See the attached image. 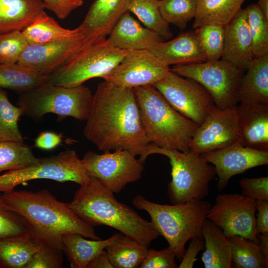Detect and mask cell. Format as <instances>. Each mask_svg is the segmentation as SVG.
Returning <instances> with one entry per match:
<instances>
[{
	"label": "cell",
	"mask_w": 268,
	"mask_h": 268,
	"mask_svg": "<svg viewBox=\"0 0 268 268\" xmlns=\"http://www.w3.org/2000/svg\"><path fill=\"white\" fill-rule=\"evenodd\" d=\"M255 57L246 9L241 8L225 25V41L222 59L245 71Z\"/></svg>",
	"instance_id": "cell-18"
},
{
	"label": "cell",
	"mask_w": 268,
	"mask_h": 268,
	"mask_svg": "<svg viewBox=\"0 0 268 268\" xmlns=\"http://www.w3.org/2000/svg\"><path fill=\"white\" fill-rule=\"evenodd\" d=\"M134 89L149 142L167 149L190 151V143L199 125L174 109L153 85Z\"/></svg>",
	"instance_id": "cell-4"
},
{
	"label": "cell",
	"mask_w": 268,
	"mask_h": 268,
	"mask_svg": "<svg viewBox=\"0 0 268 268\" xmlns=\"http://www.w3.org/2000/svg\"><path fill=\"white\" fill-rule=\"evenodd\" d=\"M30 236H34L28 223L21 216L5 206L0 192V239Z\"/></svg>",
	"instance_id": "cell-39"
},
{
	"label": "cell",
	"mask_w": 268,
	"mask_h": 268,
	"mask_svg": "<svg viewBox=\"0 0 268 268\" xmlns=\"http://www.w3.org/2000/svg\"><path fill=\"white\" fill-rule=\"evenodd\" d=\"M176 255L169 247L161 250L148 249L140 268H176Z\"/></svg>",
	"instance_id": "cell-42"
},
{
	"label": "cell",
	"mask_w": 268,
	"mask_h": 268,
	"mask_svg": "<svg viewBox=\"0 0 268 268\" xmlns=\"http://www.w3.org/2000/svg\"><path fill=\"white\" fill-rule=\"evenodd\" d=\"M256 201L237 193L219 194L206 218L219 227L228 238L238 235L258 244Z\"/></svg>",
	"instance_id": "cell-13"
},
{
	"label": "cell",
	"mask_w": 268,
	"mask_h": 268,
	"mask_svg": "<svg viewBox=\"0 0 268 268\" xmlns=\"http://www.w3.org/2000/svg\"><path fill=\"white\" fill-rule=\"evenodd\" d=\"M89 178L82 159L74 150L67 149L55 155L38 158L36 162L25 167L0 175V192H11L17 186L35 179L72 182L81 185Z\"/></svg>",
	"instance_id": "cell-9"
},
{
	"label": "cell",
	"mask_w": 268,
	"mask_h": 268,
	"mask_svg": "<svg viewBox=\"0 0 268 268\" xmlns=\"http://www.w3.org/2000/svg\"><path fill=\"white\" fill-rule=\"evenodd\" d=\"M79 186L68 203L74 213L88 225L112 227L148 248L159 236L150 222L117 201L114 193L97 179L90 177Z\"/></svg>",
	"instance_id": "cell-3"
},
{
	"label": "cell",
	"mask_w": 268,
	"mask_h": 268,
	"mask_svg": "<svg viewBox=\"0 0 268 268\" xmlns=\"http://www.w3.org/2000/svg\"><path fill=\"white\" fill-rule=\"evenodd\" d=\"M126 150L106 151L98 154L89 150L82 159L89 177L99 180L113 193L120 192L126 185L139 180L143 163Z\"/></svg>",
	"instance_id": "cell-11"
},
{
	"label": "cell",
	"mask_w": 268,
	"mask_h": 268,
	"mask_svg": "<svg viewBox=\"0 0 268 268\" xmlns=\"http://www.w3.org/2000/svg\"><path fill=\"white\" fill-rule=\"evenodd\" d=\"M136 208L146 211L154 228L167 241L168 247L181 261L187 242L202 236L201 229L211 204L194 200L182 204H161L149 201L140 195L133 200Z\"/></svg>",
	"instance_id": "cell-5"
},
{
	"label": "cell",
	"mask_w": 268,
	"mask_h": 268,
	"mask_svg": "<svg viewBox=\"0 0 268 268\" xmlns=\"http://www.w3.org/2000/svg\"><path fill=\"white\" fill-rule=\"evenodd\" d=\"M258 243L261 250L266 257L268 258V232L258 234Z\"/></svg>",
	"instance_id": "cell-49"
},
{
	"label": "cell",
	"mask_w": 268,
	"mask_h": 268,
	"mask_svg": "<svg viewBox=\"0 0 268 268\" xmlns=\"http://www.w3.org/2000/svg\"><path fill=\"white\" fill-rule=\"evenodd\" d=\"M41 246L33 256L26 268H63L62 249L41 242Z\"/></svg>",
	"instance_id": "cell-41"
},
{
	"label": "cell",
	"mask_w": 268,
	"mask_h": 268,
	"mask_svg": "<svg viewBox=\"0 0 268 268\" xmlns=\"http://www.w3.org/2000/svg\"><path fill=\"white\" fill-rule=\"evenodd\" d=\"M48 75L16 63L0 64V88L23 92L47 83Z\"/></svg>",
	"instance_id": "cell-30"
},
{
	"label": "cell",
	"mask_w": 268,
	"mask_h": 268,
	"mask_svg": "<svg viewBox=\"0 0 268 268\" xmlns=\"http://www.w3.org/2000/svg\"><path fill=\"white\" fill-rule=\"evenodd\" d=\"M62 138L61 134L52 132H43L35 139V145L42 149L51 150L61 143Z\"/></svg>",
	"instance_id": "cell-46"
},
{
	"label": "cell",
	"mask_w": 268,
	"mask_h": 268,
	"mask_svg": "<svg viewBox=\"0 0 268 268\" xmlns=\"http://www.w3.org/2000/svg\"><path fill=\"white\" fill-rule=\"evenodd\" d=\"M45 8L53 12L60 19L67 18L75 9L81 6L83 0H42Z\"/></svg>",
	"instance_id": "cell-44"
},
{
	"label": "cell",
	"mask_w": 268,
	"mask_h": 268,
	"mask_svg": "<svg viewBox=\"0 0 268 268\" xmlns=\"http://www.w3.org/2000/svg\"><path fill=\"white\" fill-rule=\"evenodd\" d=\"M128 11L134 14L144 26L159 34L164 40L172 37L169 24L162 18L158 0H130Z\"/></svg>",
	"instance_id": "cell-33"
},
{
	"label": "cell",
	"mask_w": 268,
	"mask_h": 268,
	"mask_svg": "<svg viewBox=\"0 0 268 268\" xmlns=\"http://www.w3.org/2000/svg\"><path fill=\"white\" fill-rule=\"evenodd\" d=\"M153 85L174 109L199 126L215 106L210 94L201 84L170 70Z\"/></svg>",
	"instance_id": "cell-12"
},
{
	"label": "cell",
	"mask_w": 268,
	"mask_h": 268,
	"mask_svg": "<svg viewBox=\"0 0 268 268\" xmlns=\"http://www.w3.org/2000/svg\"><path fill=\"white\" fill-rule=\"evenodd\" d=\"M37 159L24 142L0 141V173L25 167Z\"/></svg>",
	"instance_id": "cell-35"
},
{
	"label": "cell",
	"mask_w": 268,
	"mask_h": 268,
	"mask_svg": "<svg viewBox=\"0 0 268 268\" xmlns=\"http://www.w3.org/2000/svg\"><path fill=\"white\" fill-rule=\"evenodd\" d=\"M245 9L254 57L259 58L268 55V19L257 3L249 4Z\"/></svg>",
	"instance_id": "cell-36"
},
{
	"label": "cell",
	"mask_w": 268,
	"mask_h": 268,
	"mask_svg": "<svg viewBox=\"0 0 268 268\" xmlns=\"http://www.w3.org/2000/svg\"><path fill=\"white\" fill-rule=\"evenodd\" d=\"M34 236L0 239V268H26L41 246Z\"/></svg>",
	"instance_id": "cell-27"
},
{
	"label": "cell",
	"mask_w": 268,
	"mask_h": 268,
	"mask_svg": "<svg viewBox=\"0 0 268 268\" xmlns=\"http://www.w3.org/2000/svg\"><path fill=\"white\" fill-rule=\"evenodd\" d=\"M68 37L39 45H28L17 63L40 73L49 74L67 63L75 55L97 42L90 40L79 26Z\"/></svg>",
	"instance_id": "cell-14"
},
{
	"label": "cell",
	"mask_w": 268,
	"mask_h": 268,
	"mask_svg": "<svg viewBox=\"0 0 268 268\" xmlns=\"http://www.w3.org/2000/svg\"><path fill=\"white\" fill-rule=\"evenodd\" d=\"M205 250L201 258L205 268H231V245L223 231L206 218L201 229Z\"/></svg>",
	"instance_id": "cell-26"
},
{
	"label": "cell",
	"mask_w": 268,
	"mask_h": 268,
	"mask_svg": "<svg viewBox=\"0 0 268 268\" xmlns=\"http://www.w3.org/2000/svg\"><path fill=\"white\" fill-rule=\"evenodd\" d=\"M106 38L114 47L125 50H149L155 44L165 41L155 32L143 27L129 11L118 20Z\"/></svg>",
	"instance_id": "cell-21"
},
{
	"label": "cell",
	"mask_w": 268,
	"mask_h": 268,
	"mask_svg": "<svg viewBox=\"0 0 268 268\" xmlns=\"http://www.w3.org/2000/svg\"><path fill=\"white\" fill-rule=\"evenodd\" d=\"M242 194L257 200L268 201V177H244L239 181Z\"/></svg>",
	"instance_id": "cell-43"
},
{
	"label": "cell",
	"mask_w": 268,
	"mask_h": 268,
	"mask_svg": "<svg viewBox=\"0 0 268 268\" xmlns=\"http://www.w3.org/2000/svg\"><path fill=\"white\" fill-rule=\"evenodd\" d=\"M243 105H268V54L255 58L243 75L237 94Z\"/></svg>",
	"instance_id": "cell-23"
},
{
	"label": "cell",
	"mask_w": 268,
	"mask_h": 268,
	"mask_svg": "<svg viewBox=\"0 0 268 268\" xmlns=\"http://www.w3.org/2000/svg\"><path fill=\"white\" fill-rule=\"evenodd\" d=\"M256 228L258 234L268 232V201L257 200L256 201Z\"/></svg>",
	"instance_id": "cell-47"
},
{
	"label": "cell",
	"mask_w": 268,
	"mask_h": 268,
	"mask_svg": "<svg viewBox=\"0 0 268 268\" xmlns=\"http://www.w3.org/2000/svg\"><path fill=\"white\" fill-rule=\"evenodd\" d=\"M86 121L84 136L103 152L126 150L140 158L149 144L134 89L100 83Z\"/></svg>",
	"instance_id": "cell-1"
},
{
	"label": "cell",
	"mask_w": 268,
	"mask_h": 268,
	"mask_svg": "<svg viewBox=\"0 0 268 268\" xmlns=\"http://www.w3.org/2000/svg\"><path fill=\"white\" fill-rule=\"evenodd\" d=\"M245 0H198L193 28L208 24H227Z\"/></svg>",
	"instance_id": "cell-29"
},
{
	"label": "cell",
	"mask_w": 268,
	"mask_h": 268,
	"mask_svg": "<svg viewBox=\"0 0 268 268\" xmlns=\"http://www.w3.org/2000/svg\"><path fill=\"white\" fill-rule=\"evenodd\" d=\"M170 70L149 50L127 51L123 59L102 78L112 85L134 89L153 85Z\"/></svg>",
	"instance_id": "cell-16"
},
{
	"label": "cell",
	"mask_w": 268,
	"mask_h": 268,
	"mask_svg": "<svg viewBox=\"0 0 268 268\" xmlns=\"http://www.w3.org/2000/svg\"><path fill=\"white\" fill-rule=\"evenodd\" d=\"M241 143L268 151V105L237 106Z\"/></svg>",
	"instance_id": "cell-22"
},
{
	"label": "cell",
	"mask_w": 268,
	"mask_h": 268,
	"mask_svg": "<svg viewBox=\"0 0 268 268\" xmlns=\"http://www.w3.org/2000/svg\"></svg>",
	"instance_id": "cell-51"
},
{
	"label": "cell",
	"mask_w": 268,
	"mask_h": 268,
	"mask_svg": "<svg viewBox=\"0 0 268 268\" xmlns=\"http://www.w3.org/2000/svg\"><path fill=\"white\" fill-rule=\"evenodd\" d=\"M28 45L21 31L0 34V64L17 63Z\"/></svg>",
	"instance_id": "cell-40"
},
{
	"label": "cell",
	"mask_w": 268,
	"mask_h": 268,
	"mask_svg": "<svg viewBox=\"0 0 268 268\" xmlns=\"http://www.w3.org/2000/svg\"><path fill=\"white\" fill-rule=\"evenodd\" d=\"M241 141L237 106L220 109L215 106L199 126L190 151L201 155Z\"/></svg>",
	"instance_id": "cell-15"
},
{
	"label": "cell",
	"mask_w": 268,
	"mask_h": 268,
	"mask_svg": "<svg viewBox=\"0 0 268 268\" xmlns=\"http://www.w3.org/2000/svg\"><path fill=\"white\" fill-rule=\"evenodd\" d=\"M257 4L266 18L268 19V0H258Z\"/></svg>",
	"instance_id": "cell-50"
},
{
	"label": "cell",
	"mask_w": 268,
	"mask_h": 268,
	"mask_svg": "<svg viewBox=\"0 0 268 268\" xmlns=\"http://www.w3.org/2000/svg\"><path fill=\"white\" fill-rule=\"evenodd\" d=\"M206 61H214L222 58L225 41V25L208 24L196 29Z\"/></svg>",
	"instance_id": "cell-38"
},
{
	"label": "cell",
	"mask_w": 268,
	"mask_h": 268,
	"mask_svg": "<svg viewBox=\"0 0 268 268\" xmlns=\"http://www.w3.org/2000/svg\"><path fill=\"white\" fill-rule=\"evenodd\" d=\"M126 53L127 51L113 47L106 39L97 42L48 74L47 83L70 87L83 84L91 78H103L119 65Z\"/></svg>",
	"instance_id": "cell-8"
},
{
	"label": "cell",
	"mask_w": 268,
	"mask_h": 268,
	"mask_svg": "<svg viewBox=\"0 0 268 268\" xmlns=\"http://www.w3.org/2000/svg\"><path fill=\"white\" fill-rule=\"evenodd\" d=\"M187 250H185L181 262L178 268H192L199 252L202 250L204 247V241L202 236L193 238L191 240Z\"/></svg>",
	"instance_id": "cell-45"
},
{
	"label": "cell",
	"mask_w": 268,
	"mask_h": 268,
	"mask_svg": "<svg viewBox=\"0 0 268 268\" xmlns=\"http://www.w3.org/2000/svg\"><path fill=\"white\" fill-rule=\"evenodd\" d=\"M23 115L20 107L9 101L7 92L0 88V141L24 142L19 128L20 117Z\"/></svg>",
	"instance_id": "cell-34"
},
{
	"label": "cell",
	"mask_w": 268,
	"mask_h": 268,
	"mask_svg": "<svg viewBox=\"0 0 268 268\" xmlns=\"http://www.w3.org/2000/svg\"><path fill=\"white\" fill-rule=\"evenodd\" d=\"M231 245L232 262L238 268H267L268 258L259 245L238 235L228 237Z\"/></svg>",
	"instance_id": "cell-32"
},
{
	"label": "cell",
	"mask_w": 268,
	"mask_h": 268,
	"mask_svg": "<svg viewBox=\"0 0 268 268\" xmlns=\"http://www.w3.org/2000/svg\"><path fill=\"white\" fill-rule=\"evenodd\" d=\"M149 51L168 67L206 61L195 31L182 33L167 42H158Z\"/></svg>",
	"instance_id": "cell-20"
},
{
	"label": "cell",
	"mask_w": 268,
	"mask_h": 268,
	"mask_svg": "<svg viewBox=\"0 0 268 268\" xmlns=\"http://www.w3.org/2000/svg\"><path fill=\"white\" fill-rule=\"evenodd\" d=\"M214 165L218 177L217 189L221 192L232 177L256 167L268 165V151L243 145L240 141L228 147L201 155Z\"/></svg>",
	"instance_id": "cell-17"
},
{
	"label": "cell",
	"mask_w": 268,
	"mask_h": 268,
	"mask_svg": "<svg viewBox=\"0 0 268 268\" xmlns=\"http://www.w3.org/2000/svg\"><path fill=\"white\" fill-rule=\"evenodd\" d=\"M93 95L84 84L67 87L47 83L19 93L17 105L23 115L36 121L48 113L61 120L70 117L83 121L89 115Z\"/></svg>",
	"instance_id": "cell-7"
},
{
	"label": "cell",
	"mask_w": 268,
	"mask_h": 268,
	"mask_svg": "<svg viewBox=\"0 0 268 268\" xmlns=\"http://www.w3.org/2000/svg\"><path fill=\"white\" fill-rule=\"evenodd\" d=\"M159 154L167 157L171 166V181L167 187V195L173 204L190 201L201 200L209 194V183L216 178L214 166L201 155L191 151L184 152L167 149L149 143L139 160L144 163L147 157Z\"/></svg>",
	"instance_id": "cell-6"
},
{
	"label": "cell",
	"mask_w": 268,
	"mask_h": 268,
	"mask_svg": "<svg viewBox=\"0 0 268 268\" xmlns=\"http://www.w3.org/2000/svg\"><path fill=\"white\" fill-rule=\"evenodd\" d=\"M148 249L121 232L105 248L113 268H139Z\"/></svg>",
	"instance_id": "cell-28"
},
{
	"label": "cell",
	"mask_w": 268,
	"mask_h": 268,
	"mask_svg": "<svg viewBox=\"0 0 268 268\" xmlns=\"http://www.w3.org/2000/svg\"><path fill=\"white\" fill-rule=\"evenodd\" d=\"M78 30L63 27L45 11L22 32L29 45H39L59 40L72 35Z\"/></svg>",
	"instance_id": "cell-31"
},
{
	"label": "cell",
	"mask_w": 268,
	"mask_h": 268,
	"mask_svg": "<svg viewBox=\"0 0 268 268\" xmlns=\"http://www.w3.org/2000/svg\"><path fill=\"white\" fill-rule=\"evenodd\" d=\"M86 268H113V267L105 250L93 259Z\"/></svg>",
	"instance_id": "cell-48"
},
{
	"label": "cell",
	"mask_w": 268,
	"mask_h": 268,
	"mask_svg": "<svg viewBox=\"0 0 268 268\" xmlns=\"http://www.w3.org/2000/svg\"><path fill=\"white\" fill-rule=\"evenodd\" d=\"M160 14L168 24L181 30L195 17L197 9L196 0H158Z\"/></svg>",
	"instance_id": "cell-37"
},
{
	"label": "cell",
	"mask_w": 268,
	"mask_h": 268,
	"mask_svg": "<svg viewBox=\"0 0 268 268\" xmlns=\"http://www.w3.org/2000/svg\"><path fill=\"white\" fill-rule=\"evenodd\" d=\"M44 9L42 0H0V34L22 31Z\"/></svg>",
	"instance_id": "cell-24"
},
{
	"label": "cell",
	"mask_w": 268,
	"mask_h": 268,
	"mask_svg": "<svg viewBox=\"0 0 268 268\" xmlns=\"http://www.w3.org/2000/svg\"><path fill=\"white\" fill-rule=\"evenodd\" d=\"M170 70L201 84L210 94L218 108L226 109L237 106V94L244 71L227 61L221 59L174 65Z\"/></svg>",
	"instance_id": "cell-10"
},
{
	"label": "cell",
	"mask_w": 268,
	"mask_h": 268,
	"mask_svg": "<svg viewBox=\"0 0 268 268\" xmlns=\"http://www.w3.org/2000/svg\"><path fill=\"white\" fill-rule=\"evenodd\" d=\"M130 0H95L79 26L91 40L106 39L120 18L128 11Z\"/></svg>",
	"instance_id": "cell-19"
},
{
	"label": "cell",
	"mask_w": 268,
	"mask_h": 268,
	"mask_svg": "<svg viewBox=\"0 0 268 268\" xmlns=\"http://www.w3.org/2000/svg\"><path fill=\"white\" fill-rule=\"evenodd\" d=\"M118 233L104 240L87 239L76 233H67L61 237V249L72 268H86L89 263L105 250Z\"/></svg>",
	"instance_id": "cell-25"
},
{
	"label": "cell",
	"mask_w": 268,
	"mask_h": 268,
	"mask_svg": "<svg viewBox=\"0 0 268 268\" xmlns=\"http://www.w3.org/2000/svg\"><path fill=\"white\" fill-rule=\"evenodd\" d=\"M2 197L5 206L24 219L41 242L61 249L62 236L70 233L101 239L94 227L76 215L68 203L59 201L46 189L35 192L14 190L2 193Z\"/></svg>",
	"instance_id": "cell-2"
}]
</instances>
